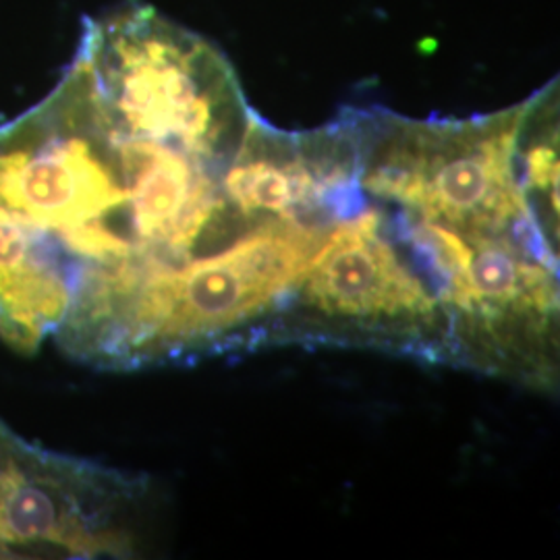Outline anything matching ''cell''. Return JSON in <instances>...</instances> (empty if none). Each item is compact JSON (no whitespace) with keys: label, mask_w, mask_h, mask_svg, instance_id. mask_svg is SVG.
I'll return each mask as SVG.
<instances>
[{"label":"cell","mask_w":560,"mask_h":560,"mask_svg":"<svg viewBox=\"0 0 560 560\" xmlns=\"http://www.w3.org/2000/svg\"><path fill=\"white\" fill-rule=\"evenodd\" d=\"M332 224L264 219L177 268L108 282L67 314L55 339L102 370H140L268 342Z\"/></svg>","instance_id":"1"},{"label":"cell","mask_w":560,"mask_h":560,"mask_svg":"<svg viewBox=\"0 0 560 560\" xmlns=\"http://www.w3.org/2000/svg\"><path fill=\"white\" fill-rule=\"evenodd\" d=\"M534 96L469 119H409L384 108H345L365 196L463 233L513 235L559 264V229L525 183V133Z\"/></svg>","instance_id":"2"},{"label":"cell","mask_w":560,"mask_h":560,"mask_svg":"<svg viewBox=\"0 0 560 560\" xmlns=\"http://www.w3.org/2000/svg\"><path fill=\"white\" fill-rule=\"evenodd\" d=\"M307 339L459 361L439 287L388 206L370 200L330 226L268 335Z\"/></svg>","instance_id":"3"},{"label":"cell","mask_w":560,"mask_h":560,"mask_svg":"<svg viewBox=\"0 0 560 560\" xmlns=\"http://www.w3.org/2000/svg\"><path fill=\"white\" fill-rule=\"evenodd\" d=\"M145 483L42 448L0 420V560L133 555V509Z\"/></svg>","instance_id":"4"}]
</instances>
